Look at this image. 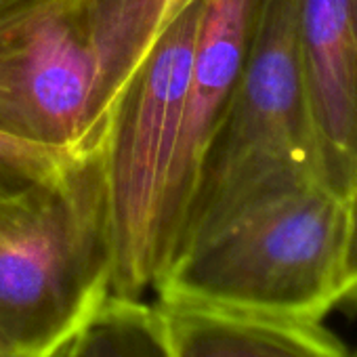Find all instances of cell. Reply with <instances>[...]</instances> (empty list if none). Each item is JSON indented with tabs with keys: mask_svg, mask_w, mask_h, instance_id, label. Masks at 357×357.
<instances>
[{
	"mask_svg": "<svg viewBox=\"0 0 357 357\" xmlns=\"http://www.w3.org/2000/svg\"><path fill=\"white\" fill-rule=\"evenodd\" d=\"M194 0H74L0 32V130L103 153L132 76Z\"/></svg>",
	"mask_w": 357,
	"mask_h": 357,
	"instance_id": "1",
	"label": "cell"
},
{
	"mask_svg": "<svg viewBox=\"0 0 357 357\" xmlns=\"http://www.w3.org/2000/svg\"><path fill=\"white\" fill-rule=\"evenodd\" d=\"M349 204L324 185L259 202L178 250L158 303L321 321L340 307Z\"/></svg>",
	"mask_w": 357,
	"mask_h": 357,
	"instance_id": "2",
	"label": "cell"
},
{
	"mask_svg": "<svg viewBox=\"0 0 357 357\" xmlns=\"http://www.w3.org/2000/svg\"><path fill=\"white\" fill-rule=\"evenodd\" d=\"M298 13L301 0H257L242 74L172 257L259 202L321 185Z\"/></svg>",
	"mask_w": 357,
	"mask_h": 357,
	"instance_id": "3",
	"label": "cell"
},
{
	"mask_svg": "<svg viewBox=\"0 0 357 357\" xmlns=\"http://www.w3.org/2000/svg\"><path fill=\"white\" fill-rule=\"evenodd\" d=\"M204 0L178 15L132 76L99 160L112 294L147 298L176 240L174 166Z\"/></svg>",
	"mask_w": 357,
	"mask_h": 357,
	"instance_id": "4",
	"label": "cell"
},
{
	"mask_svg": "<svg viewBox=\"0 0 357 357\" xmlns=\"http://www.w3.org/2000/svg\"><path fill=\"white\" fill-rule=\"evenodd\" d=\"M99 160L0 196V340L22 355L45 357L112 294Z\"/></svg>",
	"mask_w": 357,
	"mask_h": 357,
	"instance_id": "5",
	"label": "cell"
},
{
	"mask_svg": "<svg viewBox=\"0 0 357 357\" xmlns=\"http://www.w3.org/2000/svg\"><path fill=\"white\" fill-rule=\"evenodd\" d=\"M298 47L321 185L357 192V0H301Z\"/></svg>",
	"mask_w": 357,
	"mask_h": 357,
	"instance_id": "6",
	"label": "cell"
},
{
	"mask_svg": "<svg viewBox=\"0 0 357 357\" xmlns=\"http://www.w3.org/2000/svg\"><path fill=\"white\" fill-rule=\"evenodd\" d=\"M255 9L257 0H204L174 166L176 240L238 86L250 43Z\"/></svg>",
	"mask_w": 357,
	"mask_h": 357,
	"instance_id": "7",
	"label": "cell"
},
{
	"mask_svg": "<svg viewBox=\"0 0 357 357\" xmlns=\"http://www.w3.org/2000/svg\"><path fill=\"white\" fill-rule=\"evenodd\" d=\"M158 305L172 357H351L349 349L321 321L194 305Z\"/></svg>",
	"mask_w": 357,
	"mask_h": 357,
	"instance_id": "8",
	"label": "cell"
},
{
	"mask_svg": "<svg viewBox=\"0 0 357 357\" xmlns=\"http://www.w3.org/2000/svg\"><path fill=\"white\" fill-rule=\"evenodd\" d=\"M45 357H172L155 301L109 294Z\"/></svg>",
	"mask_w": 357,
	"mask_h": 357,
	"instance_id": "9",
	"label": "cell"
},
{
	"mask_svg": "<svg viewBox=\"0 0 357 357\" xmlns=\"http://www.w3.org/2000/svg\"><path fill=\"white\" fill-rule=\"evenodd\" d=\"M99 158L76 145L38 143L0 130V196L32 183L66 181Z\"/></svg>",
	"mask_w": 357,
	"mask_h": 357,
	"instance_id": "10",
	"label": "cell"
},
{
	"mask_svg": "<svg viewBox=\"0 0 357 357\" xmlns=\"http://www.w3.org/2000/svg\"><path fill=\"white\" fill-rule=\"evenodd\" d=\"M357 307V192L349 200V229L340 282V307Z\"/></svg>",
	"mask_w": 357,
	"mask_h": 357,
	"instance_id": "11",
	"label": "cell"
},
{
	"mask_svg": "<svg viewBox=\"0 0 357 357\" xmlns=\"http://www.w3.org/2000/svg\"><path fill=\"white\" fill-rule=\"evenodd\" d=\"M74 0H0V32L22 26Z\"/></svg>",
	"mask_w": 357,
	"mask_h": 357,
	"instance_id": "12",
	"label": "cell"
},
{
	"mask_svg": "<svg viewBox=\"0 0 357 357\" xmlns=\"http://www.w3.org/2000/svg\"><path fill=\"white\" fill-rule=\"evenodd\" d=\"M0 357H28V355H22V353L13 351L11 347H7L3 340H0Z\"/></svg>",
	"mask_w": 357,
	"mask_h": 357,
	"instance_id": "13",
	"label": "cell"
},
{
	"mask_svg": "<svg viewBox=\"0 0 357 357\" xmlns=\"http://www.w3.org/2000/svg\"><path fill=\"white\" fill-rule=\"evenodd\" d=\"M351 357H357V353H351Z\"/></svg>",
	"mask_w": 357,
	"mask_h": 357,
	"instance_id": "14",
	"label": "cell"
}]
</instances>
